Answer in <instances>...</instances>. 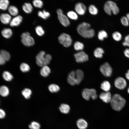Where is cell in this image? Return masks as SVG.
Returning <instances> with one entry per match:
<instances>
[{
    "instance_id": "7402d4cb",
    "label": "cell",
    "mask_w": 129,
    "mask_h": 129,
    "mask_svg": "<svg viewBox=\"0 0 129 129\" xmlns=\"http://www.w3.org/2000/svg\"><path fill=\"white\" fill-rule=\"evenodd\" d=\"M9 93V90L8 87L5 86L0 87V95L3 97L7 96Z\"/></svg>"
},
{
    "instance_id": "8992f818",
    "label": "cell",
    "mask_w": 129,
    "mask_h": 129,
    "mask_svg": "<svg viewBox=\"0 0 129 129\" xmlns=\"http://www.w3.org/2000/svg\"><path fill=\"white\" fill-rule=\"evenodd\" d=\"M82 95L83 98L87 101L89 100L91 98L93 100H95L97 97L96 91L94 88L84 89L82 91Z\"/></svg>"
},
{
    "instance_id": "ba28073f",
    "label": "cell",
    "mask_w": 129,
    "mask_h": 129,
    "mask_svg": "<svg viewBox=\"0 0 129 129\" xmlns=\"http://www.w3.org/2000/svg\"><path fill=\"white\" fill-rule=\"evenodd\" d=\"M58 40L60 43L66 47L70 46L72 42L70 36L65 33H62L59 36Z\"/></svg>"
},
{
    "instance_id": "6da1fadb",
    "label": "cell",
    "mask_w": 129,
    "mask_h": 129,
    "mask_svg": "<svg viewBox=\"0 0 129 129\" xmlns=\"http://www.w3.org/2000/svg\"><path fill=\"white\" fill-rule=\"evenodd\" d=\"M90 24L85 22H82L78 25L77 30L78 33L81 36L86 38L93 37L95 34L94 30L91 28Z\"/></svg>"
},
{
    "instance_id": "484cf974",
    "label": "cell",
    "mask_w": 129,
    "mask_h": 129,
    "mask_svg": "<svg viewBox=\"0 0 129 129\" xmlns=\"http://www.w3.org/2000/svg\"><path fill=\"white\" fill-rule=\"evenodd\" d=\"M38 15L39 17L44 19H47L50 16L49 13L44 10L42 11H39Z\"/></svg>"
},
{
    "instance_id": "30bf717a",
    "label": "cell",
    "mask_w": 129,
    "mask_h": 129,
    "mask_svg": "<svg viewBox=\"0 0 129 129\" xmlns=\"http://www.w3.org/2000/svg\"><path fill=\"white\" fill-rule=\"evenodd\" d=\"M58 19L61 24L64 26L67 27L70 24V22L67 17L63 13L62 10L59 9L57 10Z\"/></svg>"
},
{
    "instance_id": "603a6c76",
    "label": "cell",
    "mask_w": 129,
    "mask_h": 129,
    "mask_svg": "<svg viewBox=\"0 0 129 129\" xmlns=\"http://www.w3.org/2000/svg\"><path fill=\"white\" fill-rule=\"evenodd\" d=\"M104 53V51L100 47L97 48L94 52V56L97 58H102L103 56V54Z\"/></svg>"
},
{
    "instance_id": "83f0119b",
    "label": "cell",
    "mask_w": 129,
    "mask_h": 129,
    "mask_svg": "<svg viewBox=\"0 0 129 129\" xmlns=\"http://www.w3.org/2000/svg\"><path fill=\"white\" fill-rule=\"evenodd\" d=\"M9 1L8 0H0V9L5 10L8 8Z\"/></svg>"
},
{
    "instance_id": "d6a6232c",
    "label": "cell",
    "mask_w": 129,
    "mask_h": 129,
    "mask_svg": "<svg viewBox=\"0 0 129 129\" xmlns=\"http://www.w3.org/2000/svg\"><path fill=\"white\" fill-rule=\"evenodd\" d=\"M20 69L22 72L25 73L29 71L30 68L28 64L23 63L21 64Z\"/></svg>"
},
{
    "instance_id": "7bdbcfd3",
    "label": "cell",
    "mask_w": 129,
    "mask_h": 129,
    "mask_svg": "<svg viewBox=\"0 0 129 129\" xmlns=\"http://www.w3.org/2000/svg\"><path fill=\"white\" fill-rule=\"evenodd\" d=\"M124 42L126 44V46L129 47V34L127 35L125 37Z\"/></svg>"
},
{
    "instance_id": "4dcf8cb0",
    "label": "cell",
    "mask_w": 129,
    "mask_h": 129,
    "mask_svg": "<svg viewBox=\"0 0 129 129\" xmlns=\"http://www.w3.org/2000/svg\"><path fill=\"white\" fill-rule=\"evenodd\" d=\"M112 36L113 39L117 41H119L122 38V36L121 34L118 31H115L112 34Z\"/></svg>"
},
{
    "instance_id": "74e56055",
    "label": "cell",
    "mask_w": 129,
    "mask_h": 129,
    "mask_svg": "<svg viewBox=\"0 0 129 129\" xmlns=\"http://www.w3.org/2000/svg\"><path fill=\"white\" fill-rule=\"evenodd\" d=\"M29 127L30 129H40V125L38 122L34 121L29 125Z\"/></svg>"
},
{
    "instance_id": "d4e9b609",
    "label": "cell",
    "mask_w": 129,
    "mask_h": 129,
    "mask_svg": "<svg viewBox=\"0 0 129 129\" xmlns=\"http://www.w3.org/2000/svg\"><path fill=\"white\" fill-rule=\"evenodd\" d=\"M8 10L10 14L13 16H17L18 13L17 8L14 5H10L8 8Z\"/></svg>"
},
{
    "instance_id": "f546056e",
    "label": "cell",
    "mask_w": 129,
    "mask_h": 129,
    "mask_svg": "<svg viewBox=\"0 0 129 129\" xmlns=\"http://www.w3.org/2000/svg\"><path fill=\"white\" fill-rule=\"evenodd\" d=\"M48 88L49 91L52 93L57 92L60 89L59 86L55 84H50L48 86Z\"/></svg>"
},
{
    "instance_id": "44dd1931",
    "label": "cell",
    "mask_w": 129,
    "mask_h": 129,
    "mask_svg": "<svg viewBox=\"0 0 129 129\" xmlns=\"http://www.w3.org/2000/svg\"><path fill=\"white\" fill-rule=\"evenodd\" d=\"M24 11L27 13H30L32 11L33 7L31 4L29 3H24L22 6Z\"/></svg>"
},
{
    "instance_id": "7dc6e473",
    "label": "cell",
    "mask_w": 129,
    "mask_h": 129,
    "mask_svg": "<svg viewBox=\"0 0 129 129\" xmlns=\"http://www.w3.org/2000/svg\"><path fill=\"white\" fill-rule=\"evenodd\" d=\"M126 17L127 18L128 20L129 21V13H127L126 14Z\"/></svg>"
},
{
    "instance_id": "f6af8a7d",
    "label": "cell",
    "mask_w": 129,
    "mask_h": 129,
    "mask_svg": "<svg viewBox=\"0 0 129 129\" xmlns=\"http://www.w3.org/2000/svg\"><path fill=\"white\" fill-rule=\"evenodd\" d=\"M124 53L126 57L129 58V48L125 49L124 51Z\"/></svg>"
},
{
    "instance_id": "d590c367",
    "label": "cell",
    "mask_w": 129,
    "mask_h": 129,
    "mask_svg": "<svg viewBox=\"0 0 129 129\" xmlns=\"http://www.w3.org/2000/svg\"><path fill=\"white\" fill-rule=\"evenodd\" d=\"M35 30L37 34L39 36H42L45 33L44 30L42 27L40 26H37L35 28Z\"/></svg>"
},
{
    "instance_id": "4fadbf2b",
    "label": "cell",
    "mask_w": 129,
    "mask_h": 129,
    "mask_svg": "<svg viewBox=\"0 0 129 129\" xmlns=\"http://www.w3.org/2000/svg\"><path fill=\"white\" fill-rule=\"evenodd\" d=\"M75 9L77 13L79 15H82L85 12L86 7L83 3L78 2L75 5Z\"/></svg>"
},
{
    "instance_id": "b9f144b4",
    "label": "cell",
    "mask_w": 129,
    "mask_h": 129,
    "mask_svg": "<svg viewBox=\"0 0 129 129\" xmlns=\"http://www.w3.org/2000/svg\"><path fill=\"white\" fill-rule=\"evenodd\" d=\"M5 115L6 113L5 111L3 109L0 108V119L4 118Z\"/></svg>"
},
{
    "instance_id": "2e32d148",
    "label": "cell",
    "mask_w": 129,
    "mask_h": 129,
    "mask_svg": "<svg viewBox=\"0 0 129 129\" xmlns=\"http://www.w3.org/2000/svg\"><path fill=\"white\" fill-rule=\"evenodd\" d=\"M11 18V16L8 14L6 13L2 14L0 16V20L1 22L4 24L10 23Z\"/></svg>"
},
{
    "instance_id": "c3c4849f",
    "label": "cell",
    "mask_w": 129,
    "mask_h": 129,
    "mask_svg": "<svg viewBox=\"0 0 129 129\" xmlns=\"http://www.w3.org/2000/svg\"><path fill=\"white\" fill-rule=\"evenodd\" d=\"M122 44L123 46H126V44L124 41L123 42H122Z\"/></svg>"
},
{
    "instance_id": "d6986e66",
    "label": "cell",
    "mask_w": 129,
    "mask_h": 129,
    "mask_svg": "<svg viewBox=\"0 0 129 129\" xmlns=\"http://www.w3.org/2000/svg\"><path fill=\"white\" fill-rule=\"evenodd\" d=\"M59 109L62 113L67 114L69 112L70 110V107L68 104L63 103L60 105L59 107Z\"/></svg>"
},
{
    "instance_id": "f35d334b",
    "label": "cell",
    "mask_w": 129,
    "mask_h": 129,
    "mask_svg": "<svg viewBox=\"0 0 129 129\" xmlns=\"http://www.w3.org/2000/svg\"><path fill=\"white\" fill-rule=\"evenodd\" d=\"M32 3L35 7L39 8H42L43 5V2L41 0H34Z\"/></svg>"
},
{
    "instance_id": "60d3db41",
    "label": "cell",
    "mask_w": 129,
    "mask_h": 129,
    "mask_svg": "<svg viewBox=\"0 0 129 129\" xmlns=\"http://www.w3.org/2000/svg\"><path fill=\"white\" fill-rule=\"evenodd\" d=\"M120 21L122 24L125 26H128L129 25V22L126 16L122 17L120 19Z\"/></svg>"
},
{
    "instance_id": "ac0fdd59",
    "label": "cell",
    "mask_w": 129,
    "mask_h": 129,
    "mask_svg": "<svg viewBox=\"0 0 129 129\" xmlns=\"http://www.w3.org/2000/svg\"><path fill=\"white\" fill-rule=\"evenodd\" d=\"M50 72V69L47 65H45L42 67L40 70V75L44 77H47Z\"/></svg>"
},
{
    "instance_id": "cb8c5ba5",
    "label": "cell",
    "mask_w": 129,
    "mask_h": 129,
    "mask_svg": "<svg viewBox=\"0 0 129 129\" xmlns=\"http://www.w3.org/2000/svg\"><path fill=\"white\" fill-rule=\"evenodd\" d=\"M101 88L105 92L108 91L110 90L111 85L107 81H104L101 84Z\"/></svg>"
},
{
    "instance_id": "4316f807",
    "label": "cell",
    "mask_w": 129,
    "mask_h": 129,
    "mask_svg": "<svg viewBox=\"0 0 129 129\" xmlns=\"http://www.w3.org/2000/svg\"><path fill=\"white\" fill-rule=\"evenodd\" d=\"M2 77L5 81H11L13 78V76L10 73L7 71H5L2 74Z\"/></svg>"
},
{
    "instance_id": "ee69618b",
    "label": "cell",
    "mask_w": 129,
    "mask_h": 129,
    "mask_svg": "<svg viewBox=\"0 0 129 129\" xmlns=\"http://www.w3.org/2000/svg\"><path fill=\"white\" fill-rule=\"evenodd\" d=\"M6 61L0 54V65H2L4 64Z\"/></svg>"
},
{
    "instance_id": "f1b7e54d",
    "label": "cell",
    "mask_w": 129,
    "mask_h": 129,
    "mask_svg": "<svg viewBox=\"0 0 129 129\" xmlns=\"http://www.w3.org/2000/svg\"><path fill=\"white\" fill-rule=\"evenodd\" d=\"M32 93L31 90L28 88H25L22 91V94L24 98L27 99H29Z\"/></svg>"
},
{
    "instance_id": "277c9868",
    "label": "cell",
    "mask_w": 129,
    "mask_h": 129,
    "mask_svg": "<svg viewBox=\"0 0 129 129\" xmlns=\"http://www.w3.org/2000/svg\"><path fill=\"white\" fill-rule=\"evenodd\" d=\"M36 59L37 65L42 67L47 65L50 63L52 59V56L49 54H46L44 51H41L36 55Z\"/></svg>"
},
{
    "instance_id": "681fc988",
    "label": "cell",
    "mask_w": 129,
    "mask_h": 129,
    "mask_svg": "<svg viewBox=\"0 0 129 129\" xmlns=\"http://www.w3.org/2000/svg\"><path fill=\"white\" fill-rule=\"evenodd\" d=\"M127 91L128 93H129V87L128 88V89Z\"/></svg>"
},
{
    "instance_id": "5bb4252c",
    "label": "cell",
    "mask_w": 129,
    "mask_h": 129,
    "mask_svg": "<svg viewBox=\"0 0 129 129\" xmlns=\"http://www.w3.org/2000/svg\"><path fill=\"white\" fill-rule=\"evenodd\" d=\"M99 97L103 102L108 103L110 102L112 96L110 92L108 91L101 93Z\"/></svg>"
},
{
    "instance_id": "bcb514c9",
    "label": "cell",
    "mask_w": 129,
    "mask_h": 129,
    "mask_svg": "<svg viewBox=\"0 0 129 129\" xmlns=\"http://www.w3.org/2000/svg\"><path fill=\"white\" fill-rule=\"evenodd\" d=\"M125 76L127 79L129 80V70H128L127 72L126 73Z\"/></svg>"
},
{
    "instance_id": "ab89813d",
    "label": "cell",
    "mask_w": 129,
    "mask_h": 129,
    "mask_svg": "<svg viewBox=\"0 0 129 129\" xmlns=\"http://www.w3.org/2000/svg\"><path fill=\"white\" fill-rule=\"evenodd\" d=\"M67 14L68 16L72 19L76 20L78 19V16L74 11H69L67 13Z\"/></svg>"
},
{
    "instance_id": "9a60e30c",
    "label": "cell",
    "mask_w": 129,
    "mask_h": 129,
    "mask_svg": "<svg viewBox=\"0 0 129 129\" xmlns=\"http://www.w3.org/2000/svg\"><path fill=\"white\" fill-rule=\"evenodd\" d=\"M23 18L20 15H17L12 19L10 23V25L12 27L17 26L19 25L22 21Z\"/></svg>"
},
{
    "instance_id": "52a82bcc",
    "label": "cell",
    "mask_w": 129,
    "mask_h": 129,
    "mask_svg": "<svg viewBox=\"0 0 129 129\" xmlns=\"http://www.w3.org/2000/svg\"><path fill=\"white\" fill-rule=\"evenodd\" d=\"M21 42L25 46L30 47L34 44V40L30 36V33L29 32H27L23 33L21 34Z\"/></svg>"
},
{
    "instance_id": "5b68a950",
    "label": "cell",
    "mask_w": 129,
    "mask_h": 129,
    "mask_svg": "<svg viewBox=\"0 0 129 129\" xmlns=\"http://www.w3.org/2000/svg\"><path fill=\"white\" fill-rule=\"evenodd\" d=\"M105 12L109 15H111L112 12L115 15L118 14L119 12V9L117 4L112 0H108L105 3L104 6Z\"/></svg>"
},
{
    "instance_id": "e0dca14e",
    "label": "cell",
    "mask_w": 129,
    "mask_h": 129,
    "mask_svg": "<svg viewBox=\"0 0 129 129\" xmlns=\"http://www.w3.org/2000/svg\"><path fill=\"white\" fill-rule=\"evenodd\" d=\"M77 127L79 129H86L88 127V124L84 119L81 118L78 119L76 122Z\"/></svg>"
},
{
    "instance_id": "7a4b0ae2",
    "label": "cell",
    "mask_w": 129,
    "mask_h": 129,
    "mask_svg": "<svg viewBox=\"0 0 129 129\" xmlns=\"http://www.w3.org/2000/svg\"><path fill=\"white\" fill-rule=\"evenodd\" d=\"M84 77L83 71L77 69L75 71H72L69 73L67 78L68 82L72 86L80 84Z\"/></svg>"
},
{
    "instance_id": "7c38bea8",
    "label": "cell",
    "mask_w": 129,
    "mask_h": 129,
    "mask_svg": "<svg viewBox=\"0 0 129 129\" xmlns=\"http://www.w3.org/2000/svg\"><path fill=\"white\" fill-rule=\"evenodd\" d=\"M114 84L117 88L120 90H123L126 87L127 83L124 78L119 77L117 78L115 80Z\"/></svg>"
},
{
    "instance_id": "8fae6325",
    "label": "cell",
    "mask_w": 129,
    "mask_h": 129,
    "mask_svg": "<svg viewBox=\"0 0 129 129\" xmlns=\"http://www.w3.org/2000/svg\"><path fill=\"white\" fill-rule=\"evenodd\" d=\"M74 56L78 63L83 62L88 60V55L84 51H80L75 53Z\"/></svg>"
},
{
    "instance_id": "ffe728a7",
    "label": "cell",
    "mask_w": 129,
    "mask_h": 129,
    "mask_svg": "<svg viewBox=\"0 0 129 129\" xmlns=\"http://www.w3.org/2000/svg\"><path fill=\"white\" fill-rule=\"evenodd\" d=\"M11 30L9 28H5L1 31L2 35L4 38H10L12 34Z\"/></svg>"
},
{
    "instance_id": "3957f363",
    "label": "cell",
    "mask_w": 129,
    "mask_h": 129,
    "mask_svg": "<svg viewBox=\"0 0 129 129\" xmlns=\"http://www.w3.org/2000/svg\"><path fill=\"white\" fill-rule=\"evenodd\" d=\"M110 102L112 107L113 109L119 111L124 107L126 103V101L119 95L116 94L112 96Z\"/></svg>"
},
{
    "instance_id": "e575fe53",
    "label": "cell",
    "mask_w": 129,
    "mask_h": 129,
    "mask_svg": "<svg viewBox=\"0 0 129 129\" xmlns=\"http://www.w3.org/2000/svg\"><path fill=\"white\" fill-rule=\"evenodd\" d=\"M75 49L77 51L82 50L84 48L83 44L79 41L75 42L74 44Z\"/></svg>"
},
{
    "instance_id": "9c48e42d",
    "label": "cell",
    "mask_w": 129,
    "mask_h": 129,
    "mask_svg": "<svg viewBox=\"0 0 129 129\" xmlns=\"http://www.w3.org/2000/svg\"><path fill=\"white\" fill-rule=\"evenodd\" d=\"M100 70L104 76L109 77L111 76L112 71V69L110 64L106 62L102 65L100 67Z\"/></svg>"
},
{
    "instance_id": "1f68e13d",
    "label": "cell",
    "mask_w": 129,
    "mask_h": 129,
    "mask_svg": "<svg viewBox=\"0 0 129 129\" xmlns=\"http://www.w3.org/2000/svg\"><path fill=\"white\" fill-rule=\"evenodd\" d=\"M0 54L6 61H8L11 58L10 54L6 51L4 50H1L0 51Z\"/></svg>"
},
{
    "instance_id": "836d02e7",
    "label": "cell",
    "mask_w": 129,
    "mask_h": 129,
    "mask_svg": "<svg viewBox=\"0 0 129 129\" xmlns=\"http://www.w3.org/2000/svg\"><path fill=\"white\" fill-rule=\"evenodd\" d=\"M98 39L100 40H103L104 38H107L108 37V35L105 31L102 30L100 31L98 34Z\"/></svg>"
},
{
    "instance_id": "8d00e7d4",
    "label": "cell",
    "mask_w": 129,
    "mask_h": 129,
    "mask_svg": "<svg viewBox=\"0 0 129 129\" xmlns=\"http://www.w3.org/2000/svg\"><path fill=\"white\" fill-rule=\"evenodd\" d=\"M88 10L90 13L93 15H96L98 12L97 8L93 5H89Z\"/></svg>"
}]
</instances>
